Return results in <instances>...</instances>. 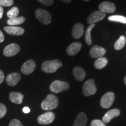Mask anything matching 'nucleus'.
Segmentation results:
<instances>
[{
    "instance_id": "28",
    "label": "nucleus",
    "mask_w": 126,
    "mask_h": 126,
    "mask_svg": "<svg viewBox=\"0 0 126 126\" xmlns=\"http://www.w3.org/2000/svg\"><path fill=\"white\" fill-rule=\"evenodd\" d=\"M7 111V108L2 103H0V119L4 117Z\"/></svg>"
},
{
    "instance_id": "16",
    "label": "nucleus",
    "mask_w": 126,
    "mask_h": 126,
    "mask_svg": "<svg viewBox=\"0 0 126 126\" xmlns=\"http://www.w3.org/2000/svg\"><path fill=\"white\" fill-rule=\"evenodd\" d=\"M4 30L7 33L11 35L20 36L24 33L25 30L22 28L17 27V26H9L4 28Z\"/></svg>"
},
{
    "instance_id": "8",
    "label": "nucleus",
    "mask_w": 126,
    "mask_h": 126,
    "mask_svg": "<svg viewBox=\"0 0 126 126\" xmlns=\"http://www.w3.org/2000/svg\"><path fill=\"white\" fill-rule=\"evenodd\" d=\"M20 51V47L17 44L12 43L5 47L4 55L6 57H12L16 55Z\"/></svg>"
},
{
    "instance_id": "29",
    "label": "nucleus",
    "mask_w": 126,
    "mask_h": 126,
    "mask_svg": "<svg viewBox=\"0 0 126 126\" xmlns=\"http://www.w3.org/2000/svg\"><path fill=\"white\" fill-rule=\"evenodd\" d=\"M91 126H106L105 124L100 120H94L91 122Z\"/></svg>"
},
{
    "instance_id": "17",
    "label": "nucleus",
    "mask_w": 126,
    "mask_h": 126,
    "mask_svg": "<svg viewBox=\"0 0 126 126\" xmlns=\"http://www.w3.org/2000/svg\"><path fill=\"white\" fill-rule=\"evenodd\" d=\"M82 45L79 42H74L69 46L67 48V52L70 56H74L81 50Z\"/></svg>"
},
{
    "instance_id": "2",
    "label": "nucleus",
    "mask_w": 126,
    "mask_h": 126,
    "mask_svg": "<svg viewBox=\"0 0 126 126\" xmlns=\"http://www.w3.org/2000/svg\"><path fill=\"white\" fill-rule=\"evenodd\" d=\"M63 64L59 60L46 61L42 65V70L46 73H53L62 67Z\"/></svg>"
},
{
    "instance_id": "7",
    "label": "nucleus",
    "mask_w": 126,
    "mask_h": 126,
    "mask_svg": "<svg viewBox=\"0 0 126 126\" xmlns=\"http://www.w3.org/2000/svg\"><path fill=\"white\" fill-rule=\"evenodd\" d=\"M55 119V114L51 111H47L41 114L37 118V122L42 125H47L51 123Z\"/></svg>"
},
{
    "instance_id": "25",
    "label": "nucleus",
    "mask_w": 126,
    "mask_h": 126,
    "mask_svg": "<svg viewBox=\"0 0 126 126\" xmlns=\"http://www.w3.org/2000/svg\"><path fill=\"white\" fill-rule=\"evenodd\" d=\"M108 20L111 22H120L126 24V17L121 15H112L108 18Z\"/></svg>"
},
{
    "instance_id": "11",
    "label": "nucleus",
    "mask_w": 126,
    "mask_h": 126,
    "mask_svg": "<svg viewBox=\"0 0 126 126\" xmlns=\"http://www.w3.org/2000/svg\"><path fill=\"white\" fill-rule=\"evenodd\" d=\"M36 68V64L32 60L26 61L21 67V72L25 75L31 74Z\"/></svg>"
},
{
    "instance_id": "13",
    "label": "nucleus",
    "mask_w": 126,
    "mask_h": 126,
    "mask_svg": "<svg viewBox=\"0 0 126 126\" xmlns=\"http://www.w3.org/2000/svg\"><path fill=\"white\" fill-rule=\"evenodd\" d=\"M21 75L18 72H13L9 74L6 78L7 83L10 86H14L17 85L20 81Z\"/></svg>"
},
{
    "instance_id": "18",
    "label": "nucleus",
    "mask_w": 126,
    "mask_h": 126,
    "mask_svg": "<svg viewBox=\"0 0 126 126\" xmlns=\"http://www.w3.org/2000/svg\"><path fill=\"white\" fill-rule=\"evenodd\" d=\"M9 98L12 103L20 105L22 103L23 95L20 92H12L9 94Z\"/></svg>"
},
{
    "instance_id": "9",
    "label": "nucleus",
    "mask_w": 126,
    "mask_h": 126,
    "mask_svg": "<svg viewBox=\"0 0 126 126\" xmlns=\"http://www.w3.org/2000/svg\"><path fill=\"white\" fill-rule=\"evenodd\" d=\"M106 16V14L103 13L100 11L94 12L88 16L87 19V22L89 25L94 24L97 22L100 21Z\"/></svg>"
},
{
    "instance_id": "27",
    "label": "nucleus",
    "mask_w": 126,
    "mask_h": 126,
    "mask_svg": "<svg viewBox=\"0 0 126 126\" xmlns=\"http://www.w3.org/2000/svg\"><path fill=\"white\" fill-rule=\"evenodd\" d=\"M14 4L13 0H0V5L4 7H10Z\"/></svg>"
},
{
    "instance_id": "21",
    "label": "nucleus",
    "mask_w": 126,
    "mask_h": 126,
    "mask_svg": "<svg viewBox=\"0 0 126 126\" xmlns=\"http://www.w3.org/2000/svg\"><path fill=\"white\" fill-rule=\"evenodd\" d=\"M108 60L106 57H102L99 58L96 60L94 61V67L98 70H102V69L104 68V67H106V65L108 64Z\"/></svg>"
},
{
    "instance_id": "38",
    "label": "nucleus",
    "mask_w": 126,
    "mask_h": 126,
    "mask_svg": "<svg viewBox=\"0 0 126 126\" xmlns=\"http://www.w3.org/2000/svg\"><path fill=\"white\" fill-rule=\"evenodd\" d=\"M83 1H89V0H83Z\"/></svg>"
},
{
    "instance_id": "19",
    "label": "nucleus",
    "mask_w": 126,
    "mask_h": 126,
    "mask_svg": "<svg viewBox=\"0 0 126 126\" xmlns=\"http://www.w3.org/2000/svg\"><path fill=\"white\" fill-rule=\"evenodd\" d=\"M73 75L77 80L79 81H82L85 78L86 72L82 68L75 67L73 69Z\"/></svg>"
},
{
    "instance_id": "31",
    "label": "nucleus",
    "mask_w": 126,
    "mask_h": 126,
    "mask_svg": "<svg viewBox=\"0 0 126 126\" xmlns=\"http://www.w3.org/2000/svg\"><path fill=\"white\" fill-rule=\"evenodd\" d=\"M39 2L46 6H50L53 5L54 0H37Z\"/></svg>"
},
{
    "instance_id": "20",
    "label": "nucleus",
    "mask_w": 126,
    "mask_h": 126,
    "mask_svg": "<svg viewBox=\"0 0 126 126\" xmlns=\"http://www.w3.org/2000/svg\"><path fill=\"white\" fill-rule=\"evenodd\" d=\"M87 117L84 113L81 112L78 114L74 123L73 126H86Z\"/></svg>"
},
{
    "instance_id": "22",
    "label": "nucleus",
    "mask_w": 126,
    "mask_h": 126,
    "mask_svg": "<svg viewBox=\"0 0 126 126\" xmlns=\"http://www.w3.org/2000/svg\"><path fill=\"white\" fill-rule=\"evenodd\" d=\"M25 21V18L23 16H17L16 18L9 19L7 20L8 25L9 26H15V25H18L22 24Z\"/></svg>"
},
{
    "instance_id": "10",
    "label": "nucleus",
    "mask_w": 126,
    "mask_h": 126,
    "mask_svg": "<svg viewBox=\"0 0 126 126\" xmlns=\"http://www.w3.org/2000/svg\"><path fill=\"white\" fill-rule=\"evenodd\" d=\"M106 50L103 47L99 46L97 45H94L90 50L91 56L94 59H99V58L104 57V55L106 54Z\"/></svg>"
},
{
    "instance_id": "32",
    "label": "nucleus",
    "mask_w": 126,
    "mask_h": 126,
    "mask_svg": "<svg viewBox=\"0 0 126 126\" xmlns=\"http://www.w3.org/2000/svg\"><path fill=\"white\" fill-rule=\"evenodd\" d=\"M4 80V74L1 70H0V84L3 82Z\"/></svg>"
},
{
    "instance_id": "36",
    "label": "nucleus",
    "mask_w": 126,
    "mask_h": 126,
    "mask_svg": "<svg viewBox=\"0 0 126 126\" xmlns=\"http://www.w3.org/2000/svg\"><path fill=\"white\" fill-rule=\"evenodd\" d=\"M63 2H65V3H70L72 1V0H61Z\"/></svg>"
},
{
    "instance_id": "34",
    "label": "nucleus",
    "mask_w": 126,
    "mask_h": 126,
    "mask_svg": "<svg viewBox=\"0 0 126 126\" xmlns=\"http://www.w3.org/2000/svg\"><path fill=\"white\" fill-rule=\"evenodd\" d=\"M4 40V35L2 32L0 31V43H2Z\"/></svg>"
},
{
    "instance_id": "6",
    "label": "nucleus",
    "mask_w": 126,
    "mask_h": 126,
    "mask_svg": "<svg viewBox=\"0 0 126 126\" xmlns=\"http://www.w3.org/2000/svg\"><path fill=\"white\" fill-rule=\"evenodd\" d=\"M114 94L109 92L105 94L100 99V105L102 108L108 109L112 105L114 100Z\"/></svg>"
},
{
    "instance_id": "14",
    "label": "nucleus",
    "mask_w": 126,
    "mask_h": 126,
    "mask_svg": "<svg viewBox=\"0 0 126 126\" xmlns=\"http://www.w3.org/2000/svg\"><path fill=\"white\" fill-rule=\"evenodd\" d=\"M120 114V110L117 109H113L110 110L106 114L104 115L103 117V122L104 123H109L111 120L113 118L118 117Z\"/></svg>"
},
{
    "instance_id": "35",
    "label": "nucleus",
    "mask_w": 126,
    "mask_h": 126,
    "mask_svg": "<svg viewBox=\"0 0 126 126\" xmlns=\"http://www.w3.org/2000/svg\"><path fill=\"white\" fill-rule=\"evenodd\" d=\"M3 13H4V10H3V8L2 6L0 5V19L2 18Z\"/></svg>"
},
{
    "instance_id": "24",
    "label": "nucleus",
    "mask_w": 126,
    "mask_h": 126,
    "mask_svg": "<svg viewBox=\"0 0 126 126\" xmlns=\"http://www.w3.org/2000/svg\"><path fill=\"white\" fill-rule=\"evenodd\" d=\"M126 37L124 36H121L119 37V39L116 41V43H114V48L115 50H120L122 49L124 47L126 44Z\"/></svg>"
},
{
    "instance_id": "3",
    "label": "nucleus",
    "mask_w": 126,
    "mask_h": 126,
    "mask_svg": "<svg viewBox=\"0 0 126 126\" xmlns=\"http://www.w3.org/2000/svg\"><path fill=\"white\" fill-rule=\"evenodd\" d=\"M69 88H70V85L67 82L59 81V80L53 81L50 86V89L51 92L56 94L67 91L69 89Z\"/></svg>"
},
{
    "instance_id": "30",
    "label": "nucleus",
    "mask_w": 126,
    "mask_h": 126,
    "mask_svg": "<svg viewBox=\"0 0 126 126\" xmlns=\"http://www.w3.org/2000/svg\"><path fill=\"white\" fill-rule=\"evenodd\" d=\"M9 126H23V125L19 120L13 119L9 123Z\"/></svg>"
},
{
    "instance_id": "12",
    "label": "nucleus",
    "mask_w": 126,
    "mask_h": 126,
    "mask_svg": "<svg viewBox=\"0 0 126 126\" xmlns=\"http://www.w3.org/2000/svg\"><path fill=\"white\" fill-rule=\"evenodd\" d=\"M99 11H102L103 13H113L116 11V6L113 3L105 1L100 3L99 5Z\"/></svg>"
},
{
    "instance_id": "37",
    "label": "nucleus",
    "mask_w": 126,
    "mask_h": 126,
    "mask_svg": "<svg viewBox=\"0 0 126 126\" xmlns=\"http://www.w3.org/2000/svg\"><path fill=\"white\" fill-rule=\"evenodd\" d=\"M124 82H125V83L126 84V76L125 77V78H124Z\"/></svg>"
},
{
    "instance_id": "26",
    "label": "nucleus",
    "mask_w": 126,
    "mask_h": 126,
    "mask_svg": "<svg viewBox=\"0 0 126 126\" xmlns=\"http://www.w3.org/2000/svg\"><path fill=\"white\" fill-rule=\"evenodd\" d=\"M19 14V9L16 7H12L10 10L8 11L7 12V16L9 19H12L17 17Z\"/></svg>"
},
{
    "instance_id": "5",
    "label": "nucleus",
    "mask_w": 126,
    "mask_h": 126,
    "mask_svg": "<svg viewBox=\"0 0 126 126\" xmlns=\"http://www.w3.org/2000/svg\"><path fill=\"white\" fill-rule=\"evenodd\" d=\"M97 88L94 84V81L93 79H88L83 85V94L86 96L94 94L96 92Z\"/></svg>"
},
{
    "instance_id": "23",
    "label": "nucleus",
    "mask_w": 126,
    "mask_h": 126,
    "mask_svg": "<svg viewBox=\"0 0 126 126\" xmlns=\"http://www.w3.org/2000/svg\"><path fill=\"white\" fill-rule=\"evenodd\" d=\"M94 24H91L88 26L85 31V39L86 43L88 45H92V39H91V31L92 29L94 28Z\"/></svg>"
},
{
    "instance_id": "4",
    "label": "nucleus",
    "mask_w": 126,
    "mask_h": 126,
    "mask_svg": "<svg viewBox=\"0 0 126 126\" xmlns=\"http://www.w3.org/2000/svg\"><path fill=\"white\" fill-rule=\"evenodd\" d=\"M36 17L39 20L45 25H48L51 22V16L47 11L43 9H38L36 11Z\"/></svg>"
},
{
    "instance_id": "33",
    "label": "nucleus",
    "mask_w": 126,
    "mask_h": 126,
    "mask_svg": "<svg viewBox=\"0 0 126 126\" xmlns=\"http://www.w3.org/2000/svg\"><path fill=\"white\" fill-rule=\"evenodd\" d=\"M22 110H23V113H26V114L29 113L30 112V111H31V110H30V109L28 108V107H25V108H23Z\"/></svg>"
},
{
    "instance_id": "15",
    "label": "nucleus",
    "mask_w": 126,
    "mask_h": 126,
    "mask_svg": "<svg viewBox=\"0 0 126 126\" xmlns=\"http://www.w3.org/2000/svg\"><path fill=\"white\" fill-rule=\"evenodd\" d=\"M83 33H84V27L81 23H76L72 28V34L74 38L75 39L81 38L83 36Z\"/></svg>"
},
{
    "instance_id": "1",
    "label": "nucleus",
    "mask_w": 126,
    "mask_h": 126,
    "mask_svg": "<svg viewBox=\"0 0 126 126\" xmlns=\"http://www.w3.org/2000/svg\"><path fill=\"white\" fill-rule=\"evenodd\" d=\"M59 105V99L54 94L47 95L45 100L41 104L42 109L44 110H52L56 109Z\"/></svg>"
}]
</instances>
